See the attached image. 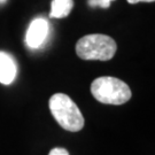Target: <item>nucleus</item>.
Returning <instances> with one entry per match:
<instances>
[{"label": "nucleus", "mask_w": 155, "mask_h": 155, "mask_svg": "<svg viewBox=\"0 0 155 155\" xmlns=\"http://www.w3.org/2000/svg\"><path fill=\"white\" fill-rule=\"evenodd\" d=\"M95 100L108 105H123L131 98V90L123 81L115 77H99L91 85Z\"/></svg>", "instance_id": "3"}, {"label": "nucleus", "mask_w": 155, "mask_h": 155, "mask_svg": "<svg viewBox=\"0 0 155 155\" xmlns=\"http://www.w3.org/2000/svg\"><path fill=\"white\" fill-rule=\"evenodd\" d=\"M47 33H48V23L46 20L40 17L33 20L27 31V37H25L27 45L31 48H38L45 41Z\"/></svg>", "instance_id": "4"}, {"label": "nucleus", "mask_w": 155, "mask_h": 155, "mask_svg": "<svg viewBox=\"0 0 155 155\" xmlns=\"http://www.w3.org/2000/svg\"><path fill=\"white\" fill-rule=\"evenodd\" d=\"M111 1H114V0H89V5L92 7L100 6L102 8H107V7H109Z\"/></svg>", "instance_id": "7"}, {"label": "nucleus", "mask_w": 155, "mask_h": 155, "mask_svg": "<svg viewBox=\"0 0 155 155\" xmlns=\"http://www.w3.org/2000/svg\"><path fill=\"white\" fill-rule=\"evenodd\" d=\"M48 155H69L68 150H64V148H61V147H56V148H53L51 150Z\"/></svg>", "instance_id": "8"}, {"label": "nucleus", "mask_w": 155, "mask_h": 155, "mask_svg": "<svg viewBox=\"0 0 155 155\" xmlns=\"http://www.w3.org/2000/svg\"><path fill=\"white\" fill-rule=\"evenodd\" d=\"M52 115L63 129L77 132L84 127V117L77 105L67 94L56 93L48 102Z\"/></svg>", "instance_id": "1"}, {"label": "nucleus", "mask_w": 155, "mask_h": 155, "mask_svg": "<svg viewBox=\"0 0 155 155\" xmlns=\"http://www.w3.org/2000/svg\"><path fill=\"white\" fill-rule=\"evenodd\" d=\"M154 0H127L130 4H137V2H153Z\"/></svg>", "instance_id": "9"}, {"label": "nucleus", "mask_w": 155, "mask_h": 155, "mask_svg": "<svg viewBox=\"0 0 155 155\" xmlns=\"http://www.w3.org/2000/svg\"><path fill=\"white\" fill-rule=\"evenodd\" d=\"M72 6H74L72 0H53L50 16L54 18H62L68 16L72 9Z\"/></svg>", "instance_id": "6"}, {"label": "nucleus", "mask_w": 155, "mask_h": 155, "mask_svg": "<svg viewBox=\"0 0 155 155\" xmlns=\"http://www.w3.org/2000/svg\"><path fill=\"white\" fill-rule=\"evenodd\" d=\"M116 48L114 39L100 33L84 36L76 44V53L83 60L108 61L115 55Z\"/></svg>", "instance_id": "2"}, {"label": "nucleus", "mask_w": 155, "mask_h": 155, "mask_svg": "<svg viewBox=\"0 0 155 155\" xmlns=\"http://www.w3.org/2000/svg\"><path fill=\"white\" fill-rule=\"evenodd\" d=\"M16 76V64L7 53L0 52V83L11 84Z\"/></svg>", "instance_id": "5"}, {"label": "nucleus", "mask_w": 155, "mask_h": 155, "mask_svg": "<svg viewBox=\"0 0 155 155\" xmlns=\"http://www.w3.org/2000/svg\"><path fill=\"white\" fill-rule=\"evenodd\" d=\"M0 1H4V0H0Z\"/></svg>", "instance_id": "10"}]
</instances>
